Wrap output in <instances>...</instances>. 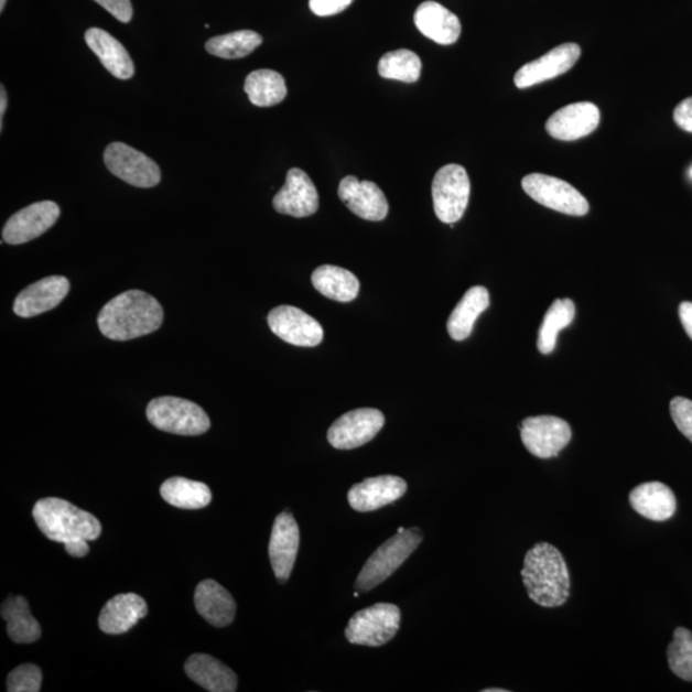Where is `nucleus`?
I'll use <instances>...</instances> for the list:
<instances>
[{
  "instance_id": "obj_4",
  "label": "nucleus",
  "mask_w": 692,
  "mask_h": 692,
  "mask_svg": "<svg viewBox=\"0 0 692 692\" xmlns=\"http://www.w3.org/2000/svg\"><path fill=\"white\" fill-rule=\"evenodd\" d=\"M422 540V531L413 527V529L397 532L396 537L383 542L361 569L356 581L358 592L366 593L382 584L413 554Z\"/></svg>"
},
{
  "instance_id": "obj_26",
  "label": "nucleus",
  "mask_w": 692,
  "mask_h": 692,
  "mask_svg": "<svg viewBox=\"0 0 692 692\" xmlns=\"http://www.w3.org/2000/svg\"><path fill=\"white\" fill-rule=\"evenodd\" d=\"M185 671L188 678L210 692H235L238 689V675L207 655H194L186 660Z\"/></svg>"
},
{
  "instance_id": "obj_17",
  "label": "nucleus",
  "mask_w": 692,
  "mask_h": 692,
  "mask_svg": "<svg viewBox=\"0 0 692 692\" xmlns=\"http://www.w3.org/2000/svg\"><path fill=\"white\" fill-rule=\"evenodd\" d=\"M301 532L293 515L280 513L274 519L270 540V560L274 576L285 584L296 561Z\"/></svg>"
},
{
  "instance_id": "obj_6",
  "label": "nucleus",
  "mask_w": 692,
  "mask_h": 692,
  "mask_svg": "<svg viewBox=\"0 0 692 692\" xmlns=\"http://www.w3.org/2000/svg\"><path fill=\"white\" fill-rule=\"evenodd\" d=\"M400 627V610L394 604L380 603L359 610L346 627L349 642L365 647H382L397 635Z\"/></svg>"
},
{
  "instance_id": "obj_35",
  "label": "nucleus",
  "mask_w": 692,
  "mask_h": 692,
  "mask_svg": "<svg viewBox=\"0 0 692 692\" xmlns=\"http://www.w3.org/2000/svg\"><path fill=\"white\" fill-rule=\"evenodd\" d=\"M667 658L671 671L678 678L692 682V632L688 628H675Z\"/></svg>"
},
{
  "instance_id": "obj_40",
  "label": "nucleus",
  "mask_w": 692,
  "mask_h": 692,
  "mask_svg": "<svg viewBox=\"0 0 692 692\" xmlns=\"http://www.w3.org/2000/svg\"><path fill=\"white\" fill-rule=\"evenodd\" d=\"M673 120L682 130L692 133V97L682 100L681 104L674 108Z\"/></svg>"
},
{
  "instance_id": "obj_25",
  "label": "nucleus",
  "mask_w": 692,
  "mask_h": 692,
  "mask_svg": "<svg viewBox=\"0 0 692 692\" xmlns=\"http://www.w3.org/2000/svg\"><path fill=\"white\" fill-rule=\"evenodd\" d=\"M85 42L96 54L101 65L120 80H129L136 74V66L125 46L107 31L93 28L86 31Z\"/></svg>"
},
{
  "instance_id": "obj_45",
  "label": "nucleus",
  "mask_w": 692,
  "mask_h": 692,
  "mask_svg": "<svg viewBox=\"0 0 692 692\" xmlns=\"http://www.w3.org/2000/svg\"><path fill=\"white\" fill-rule=\"evenodd\" d=\"M404 530V527H400V529H398V532H403Z\"/></svg>"
},
{
  "instance_id": "obj_32",
  "label": "nucleus",
  "mask_w": 692,
  "mask_h": 692,
  "mask_svg": "<svg viewBox=\"0 0 692 692\" xmlns=\"http://www.w3.org/2000/svg\"><path fill=\"white\" fill-rule=\"evenodd\" d=\"M575 313V303L571 299H556L550 306L539 333L538 348L541 354L547 356L555 349L558 334L572 324Z\"/></svg>"
},
{
  "instance_id": "obj_12",
  "label": "nucleus",
  "mask_w": 692,
  "mask_h": 692,
  "mask_svg": "<svg viewBox=\"0 0 692 692\" xmlns=\"http://www.w3.org/2000/svg\"><path fill=\"white\" fill-rule=\"evenodd\" d=\"M271 332L291 345L312 348L324 340V328L310 314L293 305H280L269 314Z\"/></svg>"
},
{
  "instance_id": "obj_29",
  "label": "nucleus",
  "mask_w": 692,
  "mask_h": 692,
  "mask_svg": "<svg viewBox=\"0 0 692 692\" xmlns=\"http://www.w3.org/2000/svg\"><path fill=\"white\" fill-rule=\"evenodd\" d=\"M312 284L322 295L340 303L354 301L359 293L356 274L336 266L318 267L312 274Z\"/></svg>"
},
{
  "instance_id": "obj_9",
  "label": "nucleus",
  "mask_w": 692,
  "mask_h": 692,
  "mask_svg": "<svg viewBox=\"0 0 692 692\" xmlns=\"http://www.w3.org/2000/svg\"><path fill=\"white\" fill-rule=\"evenodd\" d=\"M521 439L526 450L534 457L555 458L570 444L572 430L560 417H529L521 423Z\"/></svg>"
},
{
  "instance_id": "obj_34",
  "label": "nucleus",
  "mask_w": 692,
  "mask_h": 692,
  "mask_svg": "<svg viewBox=\"0 0 692 692\" xmlns=\"http://www.w3.org/2000/svg\"><path fill=\"white\" fill-rule=\"evenodd\" d=\"M422 62L415 53L399 50L385 54L379 62V74L389 80L403 83L419 82Z\"/></svg>"
},
{
  "instance_id": "obj_18",
  "label": "nucleus",
  "mask_w": 692,
  "mask_h": 692,
  "mask_svg": "<svg viewBox=\"0 0 692 692\" xmlns=\"http://www.w3.org/2000/svg\"><path fill=\"white\" fill-rule=\"evenodd\" d=\"M601 123V111L590 101L565 106L550 116L545 128L550 137L573 141L588 137Z\"/></svg>"
},
{
  "instance_id": "obj_36",
  "label": "nucleus",
  "mask_w": 692,
  "mask_h": 692,
  "mask_svg": "<svg viewBox=\"0 0 692 692\" xmlns=\"http://www.w3.org/2000/svg\"><path fill=\"white\" fill-rule=\"evenodd\" d=\"M42 681L41 668L35 664H22L8 674L7 691L39 692L42 688Z\"/></svg>"
},
{
  "instance_id": "obj_16",
  "label": "nucleus",
  "mask_w": 692,
  "mask_h": 692,
  "mask_svg": "<svg viewBox=\"0 0 692 692\" xmlns=\"http://www.w3.org/2000/svg\"><path fill=\"white\" fill-rule=\"evenodd\" d=\"M339 198L354 215L379 223L389 214V203L381 188L371 181L346 176L339 185Z\"/></svg>"
},
{
  "instance_id": "obj_37",
  "label": "nucleus",
  "mask_w": 692,
  "mask_h": 692,
  "mask_svg": "<svg viewBox=\"0 0 692 692\" xmlns=\"http://www.w3.org/2000/svg\"><path fill=\"white\" fill-rule=\"evenodd\" d=\"M672 420L681 434L692 443V402L682 397H675L670 404Z\"/></svg>"
},
{
  "instance_id": "obj_19",
  "label": "nucleus",
  "mask_w": 692,
  "mask_h": 692,
  "mask_svg": "<svg viewBox=\"0 0 692 692\" xmlns=\"http://www.w3.org/2000/svg\"><path fill=\"white\" fill-rule=\"evenodd\" d=\"M407 489V483L398 476L366 478L352 487L348 500L357 512H372L402 498Z\"/></svg>"
},
{
  "instance_id": "obj_5",
  "label": "nucleus",
  "mask_w": 692,
  "mask_h": 692,
  "mask_svg": "<svg viewBox=\"0 0 692 692\" xmlns=\"http://www.w3.org/2000/svg\"><path fill=\"white\" fill-rule=\"evenodd\" d=\"M147 417L154 428L183 436H198L210 428V420L198 404L176 397L152 400Z\"/></svg>"
},
{
  "instance_id": "obj_2",
  "label": "nucleus",
  "mask_w": 692,
  "mask_h": 692,
  "mask_svg": "<svg viewBox=\"0 0 692 692\" xmlns=\"http://www.w3.org/2000/svg\"><path fill=\"white\" fill-rule=\"evenodd\" d=\"M530 599L542 608H558L567 603L571 577L563 554L548 542H539L527 552L521 571Z\"/></svg>"
},
{
  "instance_id": "obj_13",
  "label": "nucleus",
  "mask_w": 692,
  "mask_h": 692,
  "mask_svg": "<svg viewBox=\"0 0 692 692\" xmlns=\"http://www.w3.org/2000/svg\"><path fill=\"white\" fill-rule=\"evenodd\" d=\"M61 209L56 203L44 201L31 204L8 219L3 229V241L20 246L48 231L57 223Z\"/></svg>"
},
{
  "instance_id": "obj_27",
  "label": "nucleus",
  "mask_w": 692,
  "mask_h": 692,
  "mask_svg": "<svg viewBox=\"0 0 692 692\" xmlns=\"http://www.w3.org/2000/svg\"><path fill=\"white\" fill-rule=\"evenodd\" d=\"M489 305L490 295L486 288H471L447 320V333L452 339L466 340L479 314L489 309Z\"/></svg>"
},
{
  "instance_id": "obj_24",
  "label": "nucleus",
  "mask_w": 692,
  "mask_h": 692,
  "mask_svg": "<svg viewBox=\"0 0 692 692\" xmlns=\"http://www.w3.org/2000/svg\"><path fill=\"white\" fill-rule=\"evenodd\" d=\"M630 505L636 513L655 522L672 518L678 509L673 491L658 482L641 484L630 493Z\"/></svg>"
},
{
  "instance_id": "obj_8",
  "label": "nucleus",
  "mask_w": 692,
  "mask_h": 692,
  "mask_svg": "<svg viewBox=\"0 0 692 692\" xmlns=\"http://www.w3.org/2000/svg\"><path fill=\"white\" fill-rule=\"evenodd\" d=\"M527 195L547 208L561 214L582 217L588 212V203L577 188L561 179L531 173L522 180Z\"/></svg>"
},
{
  "instance_id": "obj_31",
  "label": "nucleus",
  "mask_w": 692,
  "mask_h": 692,
  "mask_svg": "<svg viewBox=\"0 0 692 692\" xmlns=\"http://www.w3.org/2000/svg\"><path fill=\"white\" fill-rule=\"evenodd\" d=\"M244 90L251 104L263 108L281 104L288 94L284 77L272 69H257L249 74Z\"/></svg>"
},
{
  "instance_id": "obj_22",
  "label": "nucleus",
  "mask_w": 692,
  "mask_h": 692,
  "mask_svg": "<svg viewBox=\"0 0 692 692\" xmlns=\"http://www.w3.org/2000/svg\"><path fill=\"white\" fill-rule=\"evenodd\" d=\"M414 23L421 33L440 45L458 42L461 21L453 12L436 2H423L414 13Z\"/></svg>"
},
{
  "instance_id": "obj_23",
  "label": "nucleus",
  "mask_w": 692,
  "mask_h": 692,
  "mask_svg": "<svg viewBox=\"0 0 692 692\" xmlns=\"http://www.w3.org/2000/svg\"><path fill=\"white\" fill-rule=\"evenodd\" d=\"M195 608L199 615L215 627H226L234 623L236 603L233 595L215 580L202 581L194 595Z\"/></svg>"
},
{
  "instance_id": "obj_44",
  "label": "nucleus",
  "mask_w": 692,
  "mask_h": 692,
  "mask_svg": "<svg viewBox=\"0 0 692 692\" xmlns=\"http://www.w3.org/2000/svg\"><path fill=\"white\" fill-rule=\"evenodd\" d=\"M7 0H0V11H4V7H6Z\"/></svg>"
},
{
  "instance_id": "obj_39",
  "label": "nucleus",
  "mask_w": 692,
  "mask_h": 692,
  "mask_svg": "<svg viewBox=\"0 0 692 692\" xmlns=\"http://www.w3.org/2000/svg\"><path fill=\"white\" fill-rule=\"evenodd\" d=\"M96 2L122 23H129L132 19L130 0H96Z\"/></svg>"
},
{
  "instance_id": "obj_11",
  "label": "nucleus",
  "mask_w": 692,
  "mask_h": 692,
  "mask_svg": "<svg viewBox=\"0 0 692 692\" xmlns=\"http://www.w3.org/2000/svg\"><path fill=\"white\" fill-rule=\"evenodd\" d=\"M385 417L374 408H360L345 413L327 432L328 443L335 450L350 451L365 445L379 434Z\"/></svg>"
},
{
  "instance_id": "obj_3",
  "label": "nucleus",
  "mask_w": 692,
  "mask_h": 692,
  "mask_svg": "<svg viewBox=\"0 0 692 692\" xmlns=\"http://www.w3.org/2000/svg\"><path fill=\"white\" fill-rule=\"evenodd\" d=\"M35 522L45 538L65 545L66 552L97 540L101 533L98 518L67 500L45 498L33 509Z\"/></svg>"
},
{
  "instance_id": "obj_30",
  "label": "nucleus",
  "mask_w": 692,
  "mask_h": 692,
  "mask_svg": "<svg viewBox=\"0 0 692 692\" xmlns=\"http://www.w3.org/2000/svg\"><path fill=\"white\" fill-rule=\"evenodd\" d=\"M161 495L170 506L180 509H202L212 501V493L206 484L184 477L166 479L161 486Z\"/></svg>"
},
{
  "instance_id": "obj_43",
  "label": "nucleus",
  "mask_w": 692,
  "mask_h": 692,
  "mask_svg": "<svg viewBox=\"0 0 692 692\" xmlns=\"http://www.w3.org/2000/svg\"><path fill=\"white\" fill-rule=\"evenodd\" d=\"M484 692H508L505 689H485Z\"/></svg>"
},
{
  "instance_id": "obj_38",
  "label": "nucleus",
  "mask_w": 692,
  "mask_h": 692,
  "mask_svg": "<svg viewBox=\"0 0 692 692\" xmlns=\"http://www.w3.org/2000/svg\"><path fill=\"white\" fill-rule=\"evenodd\" d=\"M353 2L354 0H310V8L320 18H327L345 11Z\"/></svg>"
},
{
  "instance_id": "obj_20",
  "label": "nucleus",
  "mask_w": 692,
  "mask_h": 692,
  "mask_svg": "<svg viewBox=\"0 0 692 692\" xmlns=\"http://www.w3.org/2000/svg\"><path fill=\"white\" fill-rule=\"evenodd\" d=\"M69 281L63 277H50L22 290L13 304V312L22 318H31L52 311L65 299Z\"/></svg>"
},
{
  "instance_id": "obj_42",
  "label": "nucleus",
  "mask_w": 692,
  "mask_h": 692,
  "mask_svg": "<svg viewBox=\"0 0 692 692\" xmlns=\"http://www.w3.org/2000/svg\"><path fill=\"white\" fill-rule=\"evenodd\" d=\"M7 109V93L4 86L2 85V89H0V131H3V120L4 113Z\"/></svg>"
},
{
  "instance_id": "obj_33",
  "label": "nucleus",
  "mask_w": 692,
  "mask_h": 692,
  "mask_svg": "<svg viewBox=\"0 0 692 692\" xmlns=\"http://www.w3.org/2000/svg\"><path fill=\"white\" fill-rule=\"evenodd\" d=\"M262 43V36L255 33V31L241 30L212 37L206 44V50L212 56L224 60H239L249 56Z\"/></svg>"
},
{
  "instance_id": "obj_1",
  "label": "nucleus",
  "mask_w": 692,
  "mask_h": 692,
  "mask_svg": "<svg viewBox=\"0 0 692 692\" xmlns=\"http://www.w3.org/2000/svg\"><path fill=\"white\" fill-rule=\"evenodd\" d=\"M163 324L159 301L140 290H129L108 302L98 316L100 333L126 342L156 332Z\"/></svg>"
},
{
  "instance_id": "obj_21",
  "label": "nucleus",
  "mask_w": 692,
  "mask_h": 692,
  "mask_svg": "<svg viewBox=\"0 0 692 692\" xmlns=\"http://www.w3.org/2000/svg\"><path fill=\"white\" fill-rule=\"evenodd\" d=\"M148 615V605L137 594H118L100 612L99 628L108 635H122L131 630Z\"/></svg>"
},
{
  "instance_id": "obj_14",
  "label": "nucleus",
  "mask_w": 692,
  "mask_h": 692,
  "mask_svg": "<svg viewBox=\"0 0 692 692\" xmlns=\"http://www.w3.org/2000/svg\"><path fill=\"white\" fill-rule=\"evenodd\" d=\"M581 57L579 44L558 45L544 56L534 60L517 71L515 84L518 89L531 88L561 76L576 65Z\"/></svg>"
},
{
  "instance_id": "obj_15",
  "label": "nucleus",
  "mask_w": 692,
  "mask_h": 692,
  "mask_svg": "<svg viewBox=\"0 0 692 692\" xmlns=\"http://www.w3.org/2000/svg\"><path fill=\"white\" fill-rule=\"evenodd\" d=\"M273 207L281 215L310 217L318 210L320 196L312 180L301 169H291L286 184L273 198Z\"/></svg>"
},
{
  "instance_id": "obj_28",
  "label": "nucleus",
  "mask_w": 692,
  "mask_h": 692,
  "mask_svg": "<svg viewBox=\"0 0 692 692\" xmlns=\"http://www.w3.org/2000/svg\"><path fill=\"white\" fill-rule=\"evenodd\" d=\"M2 618L7 632L15 644H33L41 639L42 628L31 615L29 603L23 596H10L2 605Z\"/></svg>"
},
{
  "instance_id": "obj_7",
  "label": "nucleus",
  "mask_w": 692,
  "mask_h": 692,
  "mask_svg": "<svg viewBox=\"0 0 692 692\" xmlns=\"http://www.w3.org/2000/svg\"><path fill=\"white\" fill-rule=\"evenodd\" d=\"M471 183L468 173L459 164L440 169L432 183V199L440 221L458 223L468 207Z\"/></svg>"
},
{
  "instance_id": "obj_46",
  "label": "nucleus",
  "mask_w": 692,
  "mask_h": 692,
  "mask_svg": "<svg viewBox=\"0 0 692 692\" xmlns=\"http://www.w3.org/2000/svg\"><path fill=\"white\" fill-rule=\"evenodd\" d=\"M690 175H691V177H692V169H691V171H690Z\"/></svg>"
},
{
  "instance_id": "obj_10",
  "label": "nucleus",
  "mask_w": 692,
  "mask_h": 692,
  "mask_svg": "<svg viewBox=\"0 0 692 692\" xmlns=\"http://www.w3.org/2000/svg\"><path fill=\"white\" fill-rule=\"evenodd\" d=\"M105 163L109 172L132 186L148 188L161 183L159 164L123 143L107 147Z\"/></svg>"
},
{
  "instance_id": "obj_41",
  "label": "nucleus",
  "mask_w": 692,
  "mask_h": 692,
  "mask_svg": "<svg viewBox=\"0 0 692 692\" xmlns=\"http://www.w3.org/2000/svg\"><path fill=\"white\" fill-rule=\"evenodd\" d=\"M680 320L683 328L692 340V303L683 302L679 309Z\"/></svg>"
}]
</instances>
